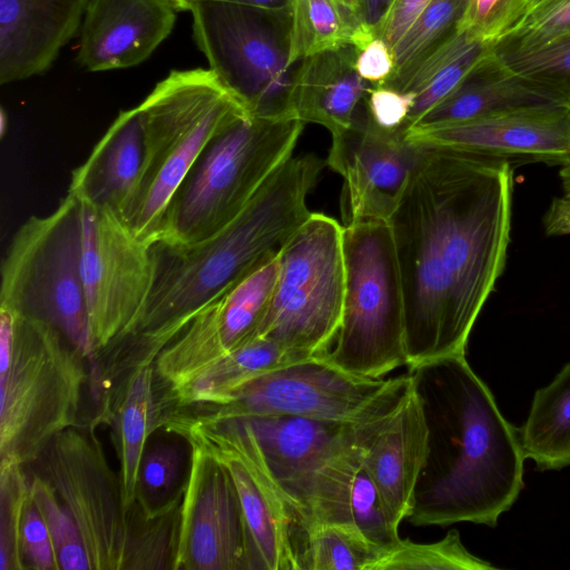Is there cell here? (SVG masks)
Here are the masks:
<instances>
[{
	"label": "cell",
	"instance_id": "cell-31",
	"mask_svg": "<svg viewBox=\"0 0 570 570\" xmlns=\"http://www.w3.org/2000/svg\"><path fill=\"white\" fill-rule=\"evenodd\" d=\"M184 485L151 514H144L134 504L129 511L130 532L124 570L171 569L178 541Z\"/></svg>",
	"mask_w": 570,
	"mask_h": 570
},
{
	"label": "cell",
	"instance_id": "cell-7",
	"mask_svg": "<svg viewBox=\"0 0 570 570\" xmlns=\"http://www.w3.org/2000/svg\"><path fill=\"white\" fill-rule=\"evenodd\" d=\"M303 128L298 119L248 115L228 124L175 193L158 240L189 246L219 232L293 156Z\"/></svg>",
	"mask_w": 570,
	"mask_h": 570
},
{
	"label": "cell",
	"instance_id": "cell-27",
	"mask_svg": "<svg viewBox=\"0 0 570 570\" xmlns=\"http://www.w3.org/2000/svg\"><path fill=\"white\" fill-rule=\"evenodd\" d=\"M314 357L289 350L274 340L257 337L233 351L198 374L163 403L178 407L217 406L244 383L281 366Z\"/></svg>",
	"mask_w": 570,
	"mask_h": 570
},
{
	"label": "cell",
	"instance_id": "cell-34",
	"mask_svg": "<svg viewBox=\"0 0 570 570\" xmlns=\"http://www.w3.org/2000/svg\"><path fill=\"white\" fill-rule=\"evenodd\" d=\"M464 7L465 0H432L391 48L394 67L386 81L401 76L441 42L455 28Z\"/></svg>",
	"mask_w": 570,
	"mask_h": 570
},
{
	"label": "cell",
	"instance_id": "cell-13",
	"mask_svg": "<svg viewBox=\"0 0 570 570\" xmlns=\"http://www.w3.org/2000/svg\"><path fill=\"white\" fill-rule=\"evenodd\" d=\"M410 387L409 374L371 379L314 356L262 374L237 387L226 403L195 412L216 421L271 415L355 421L403 396Z\"/></svg>",
	"mask_w": 570,
	"mask_h": 570
},
{
	"label": "cell",
	"instance_id": "cell-29",
	"mask_svg": "<svg viewBox=\"0 0 570 570\" xmlns=\"http://www.w3.org/2000/svg\"><path fill=\"white\" fill-rule=\"evenodd\" d=\"M518 434L525 459L539 470L570 465V362L548 385L535 391Z\"/></svg>",
	"mask_w": 570,
	"mask_h": 570
},
{
	"label": "cell",
	"instance_id": "cell-25",
	"mask_svg": "<svg viewBox=\"0 0 570 570\" xmlns=\"http://www.w3.org/2000/svg\"><path fill=\"white\" fill-rule=\"evenodd\" d=\"M548 102L570 105L568 98L554 88L509 70L494 50L483 65L412 127L440 126L507 108Z\"/></svg>",
	"mask_w": 570,
	"mask_h": 570
},
{
	"label": "cell",
	"instance_id": "cell-36",
	"mask_svg": "<svg viewBox=\"0 0 570 570\" xmlns=\"http://www.w3.org/2000/svg\"><path fill=\"white\" fill-rule=\"evenodd\" d=\"M494 50L509 70L554 88L570 101V31L525 50Z\"/></svg>",
	"mask_w": 570,
	"mask_h": 570
},
{
	"label": "cell",
	"instance_id": "cell-28",
	"mask_svg": "<svg viewBox=\"0 0 570 570\" xmlns=\"http://www.w3.org/2000/svg\"><path fill=\"white\" fill-rule=\"evenodd\" d=\"M289 61L353 46L358 51L375 37L350 0H291Z\"/></svg>",
	"mask_w": 570,
	"mask_h": 570
},
{
	"label": "cell",
	"instance_id": "cell-22",
	"mask_svg": "<svg viewBox=\"0 0 570 570\" xmlns=\"http://www.w3.org/2000/svg\"><path fill=\"white\" fill-rule=\"evenodd\" d=\"M428 453V426L412 385L409 394L371 441L363 466L401 523L412 510L414 489Z\"/></svg>",
	"mask_w": 570,
	"mask_h": 570
},
{
	"label": "cell",
	"instance_id": "cell-42",
	"mask_svg": "<svg viewBox=\"0 0 570 570\" xmlns=\"http://www.w3.org/2000/svg\"><path fill=\"white\" fill-rule=\"evenodd\" d=\"M414 96L384 86H372L365 105L372 119L381 127L402 130L413 107Z\"/></svg>",
	"mask_w": 570,
	"mask_h": 570
},
{
	"label": "cell",
	"instance_id": "cell-12",
	"mask_svg": "<svg viewBox=\"0 0 570 570\" xmlns=\"http://www.w3.org/2000/svg\"><path fill=\"white\" fill-rule=\"evenodd\" d=\"M161 429L203 445L229 471L250 538L254 570H298L299 520L248 424L174 410L165 413Z\"/></svg>",
	"mask_w": 570,
	"mask_h": 570
},
{
	"label": "cell",
	"instance_id": "cell-17",
	"mask_svg": "<svg viewBox=\"0 0 570 570\" xmlns=\"http://www.w3.org/2000/svg\"><path fill=\"white\" fill-rule=\"evenodd\" d=\"M404 135L379 126L365 100L352 125L332 135L326 165L344 179L343 226L362 219H390L421 154Z\"/></svg>",
	"mask_w": 570,
	"mask_h": 570
},
{
	"label": "cell",
	"instance_id": "cell-48",
	"mask_svg": "<svg viewBox=\"0 0 570 570\" xmlns=\"http://www.w3.org/2000/svg\"><path fill=\"white\" fill-rule=\"evenodd\" d=\"M560 177L564 193H570V160L562 164Z\"/></svg>",
	"mask_w": 570,
	"mask_h": 570
},
{
	"label": "cell",
	"instance_id": "cell-32",
	"mask_svg": "<svg viewBox=\"0 0 570 570\" xmlns=\"http://www.w3.org/2000/svg\"><path fill=\"white\" fill-rule=\"evenodd\" d=\"M491 562L472 554L456 529L433 543L401 539L383 552L372 570H493Z\"/></svg>",
	"mask_w": 570,
	"mask_h": 570
},
{
	"label": "cell",
	"instance_id": "cell-41",
	"mask_svg": "<svg viewBox=\"0 0 570 570\" xmlns=\"http://www.w3.org/2000/svg\"><path fill=\"white\" fill-rule=\"evenodd\" d=\"M19 546L23 570H59L48 525L31 494L22 513Z\"/></svg>",
	"mask_w": 570,
	"mask_h": 570
},
{
	"label": "cell",
	"instance_id": "cell-19",
	"mask_svg": "<svg viewBox=\"0 0 570 570\" xmlns=\"http://www.w3.org/2000/svg\"><path fill=\"white\" fill-rule=\"evenodd\" d=\"M178 8L171 0H90L77 59L89 71L137 66L170 35Z\"/></svg>",
	"mask_w": 570,
	"mask_h": 570
},
{
	"label": "cell",
	"instance_id": "cell-2",
	"mask_svg": "<svg viewBox=\"0 0 570 570\" xmlns=\"http://www.w3.org/2000/svg\"><path fill=\"white\" fill-rule=\"evenodd\" d=\"M326 160L292 156L247 206L204 242L151 244L153 286L135 334L178 335L205 306L219 299L308 218L306 199Z\"/></svg>",
	"mask_w": 570,
	"mask_h": 570
},
{
	"label": "cell",
	"instance_id": "cell-23",
	"mask_svg": "<svg viewBox=\"0 0 570 570\" xmlns=\"http://www.w3.org/2000/svg\"><path fill=\"white\" fill-rule=\"evenodd\" d=\"M358 50L344 47L304 58L294 72L291 115L318 124L331 135L347 129L365 100L372 83L356 71Z\"/></svg>",
	"mask_w": 570,
	"mask_h": 570
},
{
	"label": "cell",
	"instance_id": "cell-14",
	"mask_svg": "<svg viewBox=\"0 0 570 570\" xmlns=\"http://www.w3.org/2000/svg\"><path fill=\"white\" fill-rule=\"evenodd\" d=\"M30 465L75 520L92 570H124L130 532L119 473L110 466L95 428L58 433Z\"/></svg>",
	"mask_w": 570,
	"mask_h": 570
},
{
	"label": "cell",
	"instance_id": "cell-46",
	"mask_svg": "<svg viewBox=\"0 0 570 570\" xmlns=\"http://www.w3.org/2000/svg\"><path fill=\"white\" fill-rule=\"evenodd\" d=\"M390 3L391 0H362L363 19L367 27L373 30L375 37Z\"/></svg>",
	"mask_w": 570,
	"mask_h": 570
},
{
	"label": "cell",
	"instance_id": "cell-45",
	"mask_svg": "<svg viewBox=\"0 0 570 570\" xmlns=\"http://www.w3.org/2000/svg\"><path fill=\"white\" fill-rule=\"evenodd\" d=\"M543 226L547 235L570 234V193L552 200L544 214Z\"/></svg>",
	"mask_w": 570,
	"mask_h": 570
},
{
	"label": "cell",
	"instance_id": "cell-8",
	"mask_svg": "<svg viewBox=\"0 0 570 570\" xmlns=\"http://www.w3.org/2000/svg\"><path fill=\"white\" fill-rule=\"evenodd\" d=\"M343 249L342 320L324 357L346 372L382 379L406 365L404 296L389 220L343 226Z\"/></svg>",
	"mask_w": 570,
	"mask_h": 570
},
{
	"label": "cell",
	"instance_id": "cell-18",
	"mask_svg": "<svg viewBox=\"0 0 570 570\" xmlns=\"http://www.w3.org/2000/svg\"><path fill=\"white\" fill-rule=\"evenodd\" d=\"M404 136L421 147L562 165L570 160V105L518 106L452 124L411 127Z\"/></svg>",
	"mask_w": 570,
	"mask_h": 570
},
{
	"label": "cell",
	"instance_id": "cell-49",
	"mask_svg": "<svg viewBox=\"0 0 570 570\" xmlns=\"http://www.w3.org/2000/svg\"><path fill=\"white\" fill-rule=\"evenodd\" d=\"M178 10H189V7L194 0H171Z\"/></svg>",
	"mask_w": 570,
	"mask_h": 570
},
{
	"label": "cell",
	"instance_id": "cell-47",
	"mask_svg": "<svg viewBox=\"0 0 570 570\" xmlns=\"http://www.w3.org/2000/svg\"><path fill=\"white\" fill-rule=\"evenodd\" d=\"M240 3L268 10H283L289 7L291 0H219Z\"/></svg>",
	"mask_w": 570,
	"mask_h": 570
},
{
	"label": "cell",
	"instance_id": "cell-9",
	"mask_svg": "<svg viewBox=\"0 0 570 570\" xmlns=\"http://www.w3.org/2000/svg\"><path fill=\"white\" fill-rule=\"evenodd\" d=\"M81 256V205L68 193L12 237L1 266L0 308L50 324L90 361Z\"/></svg>",
	"mask_w": 570,
	"mask_h": 570
},
{
	"label": "cell",
	"instance_id": "cell-15",
	"mask_svg": "<svg viewBox=\"0 0 570 570\" xmlns=\"http://www.w3.org/2000/svg\"><path fill=\"white\" fill-rule=\"evenodd\" d=\"M80 202L81 271L94 361L136 331L154 278L151 244L114 212Z\"/></svg>",
	"mask_w": 570,
	"mask_h": 570
},
{
	"label": "cell",
	"instance_id": "cell-26",
	"mask_svg": "<svg viewBox=\"0 0 570 570\" xmlns=\"http://www.w3.org/2000/svg\"><path fill=\"white\" fill-rule=\"evenodd\" d=\"M493 51V46L482 43L455 27L405 72L380 85L414 96L404 131L483 65Z\"/></svg>",
	"mask_w": 570,
	"mask_h": 570
},
{
	"label": "cell",
	"instance_id": "cell-4",
	"mask_svg": "<svg viewBox=\"0 0 570 570\" xmlns=\"http://www.w3.org/2000/svg\"><path fill=\"white\" fill-rule=\"evenodd\" d=\"M86 360L50 324L0 308V460L30 465L58 433L87 425Z\"/></svg>",
	"mask_w": 570,
	"mask_h": 570
},
{
	"label": "cell",
	"instance_id": "cell-37",
	"mask_svg": "<svg viewBox=\"0 0 570 570\" xmlns=\"http://www.w3.org/2000/svg\"><path fill=\"white\" fill-rule=\"evenodd\" d=\"M350 510L354 527L374 546L386 551L400 540L399 525L380 490L362 464L350 489Z\"/></svg>",
	"mask_w": 570,
	"mask_h": 570
},
{
	"label": "cell",
	"instance_id": "cell-21",
	"mask_svg": "<svg viewBox=\"0 0 570 570\" xmlns=\"http://www.w3.org/2000/svg\"><path fill=\"white\" fill-rule=\"evenodd\" d=\"M155 361H146L125 373L97 406L90 423L106 424L119 461V478L125 509L136 503L141 456L148 438L161 428L165 414L157 397Z\"/></svg>",
	"mask_w": 570,
	"mask_h": 570
},
{
	"label": "cell",
	"instance_id": "cell-10",
	"mask_svg": "<svg viewBox=\"0 0 570 570\" xmlns=\"http://www.w3.org/2000/svg\"><path fill=\"white\" fill-rule=\"evenodd\" d=\"M189 11L195 41L209 69L247 114L293 118L291 92L296 65L289 61V7L268 10L194 0Z\"/></svg>",
	"mask_w": 570,
	"mask_h": 570
},
{
	"label": "cell",
	"instance_id": "cell-24",
	"mask_svg": "<svg viewBox=\"0 0 570 570\" xmlns=\"http://www.w3.org/2000/svg\"><path fill=\"white\" fill-rule=\"evenodd\" d=\"M145 157L139 107L121 111L72 173L68 193L118 216L139 179Z\"/></svg>",
	"mask_w": 570,
	"mask_h": 570
},
{
	"label": "cell",
	"instance_id": "cell-6",
	"mask_svg": "<svg viewBox=\"0 0 570 570\" xmlns=\"http://www.w3.org/2000/svg\"><path fill=\"white\" fill-rule=\"evenodd\" d=\"M410 390L355 421L289 415L242 419L252 429L272 475L303 530L321 522L353 524L350 510L353 476L362 464L364 451Z\"/></svg>",
	"mask_w": 570,
	"mask_h": 570
},
{
	"label": "cell",
	"instance_id": "cell-11",
	"mask_svg": "<svg viewBox=\"0 0 570 570\" xmlns=\"http://www.w3.org/2000/svg\"><path fill=\"white\" fill-rule=\"evenodd\" d=\"M278 261L275 292L257 337L324 356L342 320L343 226L325 214L311 213L282 246Z\"/></svg>",
	"mask_w": 570,
	"mask_h": 570
},
{
	"label": "cell",
	"instance_id": "cell-16",
	"mask_svg": "<svg viewBox=\"0 0 570 570\" xmlns=\"http://www.w3.org/2000/svg\"><path fill=\"white\" fill-rule=\"evenodd\" d=\"M187 442L189 468L171 570H254L250 538L229 471L203 445Z\"/></svg>",
	"mask_w": 570,
	"mask_h": 570
},
{
	"label": "cell",
	"instance_id": "cell-51",
	"mask_svg": "<svg viewBox=\"0 0 570 570\" xmlns=\"http://www.w3.org/2000/svg\"><path fill=\"white\" fill-rule=\"evenodd\" d=\"M540 1H542V0H531L530 10H531L534 6H537ZM530 10H529V11H530Z\"/></svg>",
	"mask_w": 570,
	"mask_h": 570
},
{
	"label": "cell",
	"instance_id": "cell-33",
	"mask_svg": "<svg viewBox=\"0 0 570 570\" xmlns=\"http://www.w3.org/2000/svg\"><path fill=\"white\" fill-rule=\"evenodd\" d=\"M188 442L158 440L146 445L141 456L136 504L151 514L183 488L179 485L187 460Z\"/></svg>",
	"mask_w": 570,
	"mask_h": 570
},
{
	"label": "cell",
	"instance_id": "cell-1",
	"mask_svg": "<svg viewBox=\"0 0 570 570\" xmlns=\"http://www.w3.org/2000/svg\"><path fill=\"white\" fill-rule=\"evenodd\" d=\"M428 426V453L406 520L494 528L524 487L518 430L465 354L409 368Z\"/></svg>",
	"mask_w": 570,
	"mask_h": 570
},
{
	"label": "cell",
	"instance_id": "cell-20",
	"mask_svg": "<svg viewBox=\"0 0 570 570\" xmlns=\"http://www.w3.org/2000/svg\"><path fill=\"white\" fill-rule=\"evenodd\" d=\"M89 0H0V83L46 72L77 33Z\"/></svg>",
	"mask_w": 570,
	"mask_h": 570
},
{
	"label": "cell",
	"instance_id": "cell-40",
	"mask_svg": "<svg viewBox=\"0 0 570 570\" xmlns=\"http://www.w3.org/2000/svg\"><path fill=\"white\" fill-rule=\"evenodd\" d=\"M570 31V0H542L494 48L525 50Z\"/></svg>",
	"mask_w": 570,
	"mask_h": 570
},
{
	"label": "cell",
	"instance_id": "cell-43",
	"mask_svg": "<svg viewBox=\"0 0 570 570\" xmlns=\"http://www.w3.org/2000/svg\"><path fill=\"white\" fill-rule=\"evenodd\" d=\"M431 1L391 0L387 11L376 30V38H381L392 48Z\"/></svg>",
	"mask_w": 570,
	"mask_h": 570
},
{
	"label": "cell",
	"instance_id": "cell-5",
	"mask_svg": "<svg viewBox=\"0 0 570 570\" xmlns=\"http://www.w3.org/2000/svg\"><path fill=\"white\" fill-rule=\"evenodd\" d=\"M138 107L144 164L119 217L138 238L154 244L171 198L206 146L248 114L210 69L171 71Z\"/></svg>",
	"mask_w": 570,
	"mask_h": 570
},
{
	"label": "cell",
	"instance_id": "cell-35",
	"mask_svg": "<svg viewBox=\"0 0 570 570\" xmlns=\"http://www.w3.org/2000/svg\"><path fill=\"white\" fill-rule=\"evenodd\" d=\"M29 475L30 494L48 525L59 570H92L78 527L58 495L39 474Z\"/></svg>",
	"mask_w": 570,
	"mask_h": 570
},
{
	"label": "cell",
	"instance_id": "cell-50",
	"mask_svg": "<svg viewBox=\"0 0 570 570\" xmlns=\"http://www.w3.org/2000/svg\"><path fill=\"white\" fill-rule=\"evenodd\" d=\"M354 6L361 9L362 11V0H350Z\"/></svg>",
	"mask_w": 570,
	"mask_h": 570
},
{
	"label": "cell",
	"instance_id": "cell-3",
	"mask_svg": "<svg viewBox=\"0 0 570 570\" xmlns=\"http://www.w3.org/2000/svg\"><path fill=\"white\" fill-rule=\"evenodd\" d=\"M416 169L448 286L451 338L465 354L471 331L505 265L512 167L504 159L421 147Z\"/></svg>",
	"mask_w": 570,
	"mask_h": 570
},
{
	"label": "cell",
	"instance_id": "cell-38",
	"mask_svg": "<svg viewBox=\"0 0 570 570\" xmlns=\"http://www.w3.org/2000/svg\"><path fill=\"white\" fill-rule=\"evenodd\" d=\"M29 495V475L23 465L0 460V570H23L19 537Z\"/></svg>",
	"mask_w": 570,
	"mask_h": 570
},
{
	"label": "cell",
	"instance_id": "cell-44",
	"mask_svg": "<svg viewBox=\"0 0 570 570\" xmlns=\"http://www.w3.org/2000/svg\"><path fill=\"white\" fill-rule=\"evenodd\" d=\"M393 67L391 48L381 38H374L357 52L356 71L364 80L374 86L384 83L391 76Z\"/></svg>",
	"mask_w": 570,
	"mask_h": 570
},
{
	"label": "cell",
	"instance_id": "cell-30",
	"mask_svg": "<svg viewBox=\"0 0 570 570\" xmlns=\"http://www.w3.org/2000/svg\"><path fill=\"white\" fill-rule=\"evenodd\" d=\"M383 552L352 524L313 523L303 531L298 570H372Z\"/></svg>",
	"mask_w": 570,
	"mask_h": 570
},
{
	"label": "cell",
	"instance_id": "cell-39",
	"mask_svg": "<svg viewBox=\"0 0 570 570\" xmlns=\"http://www.w3.org/2000/svg\"><path fill=\"white\" fill-rule=\"evenodd\" d=\"M531 0H465L456 28L495 47L524 18Z\"/></svg>",
	"mask_w": 570,
	"mask_h": 570
}]
</instances>
